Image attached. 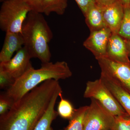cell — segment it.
Here are the masks:
<instances>
[{"mask_svg": "<svg viewBox=\"0 0 130 130\" xmlns=\"http://www.w3.org/2000/svg\"><path fill=\"white\" fill-rule=\"evenodd\" d=\"M124 6H130V0H120Z\"/></svg>", "mask_w": 130, "mask_h": 130, "instance_id": "484cf974", "label": "cell"}, {"mask_svg": "<svg viewBox=\"0 0 130 130\" xmlns=\"http://www.w3.org/2000/svg\"><path fill=\"white\" fill-rule=\"evenodd\" d=\"M72 75L66 61L42 63L39 69L32 67L27 71L4 93L14 103L44 81L50 79L57 81L66 79Z\"/></svg>", "mask_w": 130, "mask_h": 130, "instance_id": "7a4b0ae2", "label": "cell"}, {"mask_svg": "<svg viewBox=\"0 0 130 130\" xmlns=\"http://www.w3.org/2000/svg\"><path fill=\"white\" fill-rule=\"evenodd\" d=\"M88 107L85 106L75 109L74 115L70 120L66 130H84V118Z\"/></svg>", "mask_w": 130, "mask_h": 130, "instance_id": "e0dca14e", "label": "cell"}, {"mask_svg": "<svg viewBox=\"0 0 130 130\" xmlns=\"http://www.w3.org/2000/svg\"><path fill=\"white\" fill-rule=\"evenodd\" d=\"M84 15L91 6L96 3L95 0H75Z\"/></svg>", "mask_w": 130, "mask_h": 130, "instance_id": "603a6c76", "label": "cell"}, {"mask_svg": "<svg viewBox=\"0 0 130 130\" xmlns=\"http://www.w3.org/2000/svg\"><path fill=\"white\" fill-rule=\"evenodd\" d=\"M84 97L97 100L113 116H129L100 78L87 82Z\"/></svg>", "mask_w": 130, "mask_h": 130, "instance_id": "5b68a950", "label": "cell"}, {"mask_svg": "<svg viewBox=\"0 0 130 130\" xmlns=\"http://www.w3.org/2000/svg\"><path fill=\"white\" fill-rule=\"evenodd\" d=\"M124 6L120 0L103 8V18L107 27L118 34L124 17Z\"/></svg>", "mask_w": 130, "mask_h": 130, "instance_id": "7c38bea8", "label": "cell"}, {"mask_svg": "<svg viewBox=\"0 0 130 130\" xmlns=\"http://www.w3.org/2000/svg\"><path fill=\"white\" fill-rule=\"evenodd\" d=\"M14 102L4 93L0 95V115L6 113L11 108Z\"/></svg>", "mask_w": 130, "mask_h": 130, "instance_id": "44dd1931", "label": "cell"}, {"mask_svg": "<svg viewBox=\"0 0 130 130\" xmlns=\"http://www.w3.org/2000/svg\"><path fill=\"white\" fill-rule=\"evenodd\" d=\"M103 8L96 3L90 8L85 14V22L90 32L107 27L103 18Z\"/></svg>", "mask_w": 130, "mask_h": 130, "instance_id": "9a60e30c", "label": "cell"}, {"mask_svg": "<svg viewBox=\"0 0 130 130\" xmlns=\"http://www.w3.org/2000/svg\"><path fill=\"white\" fill-rule=\"evenodd\" d=\"M67 7V0H44L42 13L48 16L52 12L59 15L64 13Z\"/></svg>", "mask_w": 130, "mask_h": 130, "instance_id": "2e32d148", "label": "cell"}, {"mask_svg": "<svg viewBox=\"0 0 130 130\" xmlns=\"http://www.w3.org/2000/svg\"><path fill=\"white\" fill-rule=\"evenodd\" d=\"M118 35L126 41L130 40V5L124 6V15Z\"/></svg>", "mask_w": 130, "mask_h": 130, "instance_id": "d6986e66", "label": "cell"}, {"mask_svg": "<svg viewBox=\"0 0 130 130\" xmlns=\"http://www.w3.org/2000/svg\"><path fill=\"white\" fill-rule=\"evenodd\" d=\"M61 93L62 89L60 87L55 91L46 111L33 130H54L51 128V123L58 115V112L55 109V106L56 100Z\"/></svg>", "mask_w": 130, "mask_h": 130, "instance_id": "5bb4252c", "label": "cell"}, {"mask_svg": "<svg viewBox=\"0 0 130 130\" xmlns=\"http://www.w3.org/2000/svg\"><path fill=\"white\" fill-rule=\"evenodd\" d=\"M0 10V28L6 32L21 33L23 25L31 11L25 0H5Z\"/></svg>", "mask_w": 130, "mask_h": 130, "instance_id": "277c9868", "label": "cell"}, {"mask_svg": "<svg viewBox=\"0 0 130 130\" xmlns=\"http://www.w3.org/2000/svg\"><path fill=\"white\" fill-rule=\"evenodd\" d=\"M119 0H95L96 5L102 8H105L112 5Z\"/></svg>", "mask_w": 130, "mask_h": 130, "instance_id": "d4e9b609", "label": "cell"}, {"mask_svg": "<svg viewBox=\"0 0 130 130\" xmlns=\"http://www.w3.org/2000/svg\"><path fill=\"white\" fill-rule=\"evenodd\" d=\"M62 93L60 94V101L58 104L57 112L58 115L63 118L71 120L74 115L76 109H74L69 101L64 99Z\"/></svg>", "mask_w": 130, "mask_h": 130, "instance_id": "ac0fdd59", "label": "cell"}, {"mask_svg": "<svg viewBox=\"0 0 130 130\" xmlns=\"http://www.w3.org/2000/svg\"><path fill=\"white\" fill-rule=\"evenodd\" d=\"M44 0H25L30 7L31 11L42 13Z\"/></svg>", "mask_w": 130, "mask_h": 130, "instance_id": "cb8c5ba5", "label": "cell"}, {"mask_svg": "<svg viewBox=\"0 0 130 130\" xmlns=\"http://www.w3.org/2000/svg\"><path fill=\"white\" fill-rule=\"evenodd\" d=\"M126 47H127V50L128 51V55H129V57H130V41H126Z\"/></svg>", "mask_w": 130, "mask_h": 130, "instance_id": "4316f807", "label": "cell"}, {"mask_svg": "<svg viewBox=\"0 0 130 130\" xmlns=\"http://www.w3.org/2000/svg\"><path fill=\"white\" fill-rule=\"evenodd\" d=\"M60 87L58 81L48 79L26 94L1 115L0 130H34Z\"/></svg>", "mask_w": 130, "mask_h": 130, "instance_id": "6da1fadb", "label": "cell"}, {"mask_svg": "<svg viewBox=\"0 0 130 130\" xmlns=\"http://www.w3.org/2000/svg\"><path fill=\"white\" fill-rule=\"evenodd\" d=\"M24 41L21 33L6 32L4 43L0 52L1 63L8 61L14 52L24 46Z\"/></svg>", "mask_w": 130, "mask_h": 130, "instance_id": "4fadbf2b", "label": "cell"}, {"mask_svg": "<svg viewBox=\"0 0 130 130\" xmlns=\"http://www.w3.org/2000/svg\"><path fill=\"white\" fill-rule=\"evenodd\" d=\"M116 62L130 64L125 40L117 33H112L107 48L106 56Z\"/></svg>", "mask_w": 130, "mask_h": 130, "instance_id": "30bf717a", "label": "cell"}, {"mask_svg": "<svg viewBox=\"0 0 130 130\" xmlns=\"http://www.w3.org/2000/svg\"><path fill=\"white\" fill-rule=\"evenodd\" d=\"M31 58L23 46L9 61L0 63V69L7 73L16 81L32 67Z\"/></svg>", "mask_w": 130, "mask_h": 130, "instance_id": "ba28073f", "label": "cell"}, {"mask_svg": "<svg viewBox=\"0 0 130 130\" xmlns=\"http://www.w3.org/2000/svg\"><path fill=\"white\" fill-rule=\"evenodd\" d=\"M96 60L101 71L112 77L130 94V64L116 62L106 57Z\"/></svg>", "mask_w": 130, "mask_h": 130, "instance_id": "52a82bcc", "label": "cell"}, {"mask_svg": "<svg viewBox=\"0 0 130 130\" xmlns=\"http://www.w3.org/2000/svg\"><path fill=\"white\" fill-rule=\"evenodd\" d=\"M0 1H1V2H3V1H5V0H0Z\"/></svg>", "mask_w": 130, "mask_h": 130, "instance_id": "83f0119b", "label": "cell"}, {"mask_svg": "<svg viewBox=\"0 0 130 130\" xmlns=\"http://www.w3.org/2000/svg\"><path fill=\"white\" fill-rule=\"evenodd\" d=\"M21 35L25 47L32 58L42 63L50 61L51 54L48 43L53 33L42 13L31 11L23 25Z\"/></svg>", "mask_w": 130, "mask_h": 130, "instance_id": "3957f363", "label": "cell"}, {"mask_svg": "<svg viewBox=\"0 0 130 130\" xmlns=\"http://www.w3.org/2000/svg\"><path fill=\"white\" fill-rule=\"evenodd\" d=\"M15 80L7 73L0 69V88L8 89L14 83Z\"/></svg>", "mask_w": 130, "mask_h": 130, "instance_id": "7402d4cb", "label": "cell"}, {"mask_svg": "<svg viewBox=\"0 0 130 130\" xmlns=\"http://www.w3.org/2000/svg\"><path fill=\"white\" fill-rule=\"evenodd\" d=\"M112 33L107 27L91 31L84 42V46L92 53L96 59L106 57L107 46Z\"/></svg>", "mask_w": 130, "mask_h": 130, "instance_id": "9c48e42d", "label": "cell"}, {"mask_svg": "<svg viewBox=\"0 0 130 130\" xmlns=\"http://www.w3.org/2000/svg\"><path fill=\"white\" fill-rule=\"evenodd\" d=\"M90 99V105L84 118V130H111L115 116L97 100Z\"/></svg>", "mask_w": 130, "mask_h": 130, "instance_id": "8992f818", "label": "cell"}, {"mask_svg": "<svg viewBox=\"0 0 130 130\" xmlns=\"http://www.w3.org/2000/svg\"><path fill=\"white\" fill-rule=\"evenodd\" d=\"M111 130H130L129 116H115V120Z\"/></svg>", "mask_w": 130, "mask_h": 130, "instance_id": "ffe728a7", "label": "cell"}, {"mask_svg": "<svg viewBox=\"0 0 130 130\" xmlns=\"http://www.w3.org/2000/svg\"><path fill=\"white\" fill-rule=\"evenodd\" d=\"M100 78L130 118V94L112 77L101 71Z\"/></svg>", "mask_w": 130, "mask_h": 130, "instance_id": "8fae6325", "label": "cell"}]
</instances>
